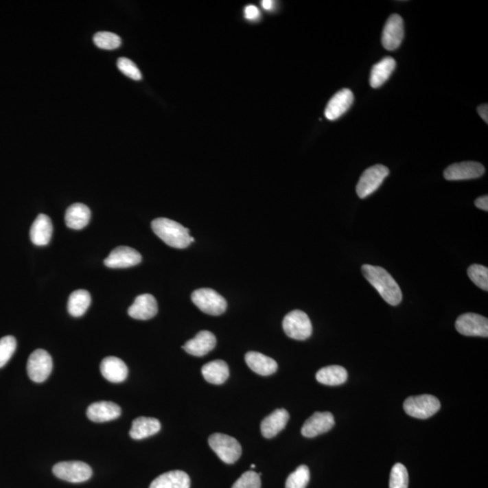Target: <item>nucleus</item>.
I'll list each match as a JSON object with an SVG mask.
<instances>
[{
  "label": "nucleus",
  "instance_id": "nucleus-1",
  "mask_svg": "<svg viewBox=\"0 0 488 488\" xmlns=\"http://www.w3.org/2000/svg\"><path fill=\"white\" fill-rule=\"evenodd\" d=\"M364 278L378 291L382 298L392 306H398L402 301V292L397 282L384 268L364 264L362 266Z\"/></svg>",
  "mask_w": 488,
  "mask_h": 488
},
{
  "label": "nucleus",
  "instance_id": "nucleus-2",
  "mask_svg": "<svg viewBox=\"0 0 488 488\" xmlns=\"http://www.w3.org/2000/svg\"><path fill=\"white\" fill-rule=\"evenodd\" d=\"M153 232L165 244L176 249H185L189 246L195 239L189 235V229L178 222L167 218H158L151 222Z\"/></svg>",
  "mask_w": 488,
  "mask_h": 488
},
{
  "label": "nucleus",
  "instance_id": "nucleus-3",
  "mask_svg": "<svg viewBox=\"0 0 488 488\" xmlns=\"http://www.w3.org/2000/svg\"><path fill=\"white\" fill-rule=\"evenodd\" d=\"M211 449L216 452L222 462L233 464L242 455V447L233 437L222 433H215L208 439Z\"/></svg>",
  "mask_w": 488,
  "mask_h": 488
},
{
  "label": "nucleus",
  "instance_id": "nucleus-4",
  "mask_svg": "<svg viewBox=\"0 0 488 488\" xmlns=\"http://www.w3.org/2000/svg\"><path fill=\"white\" fill-rule=\"evenodd\" d=\"M192 301L200 310L211 316L222 315L227 308V302L224 297L207 288L194 291Z\"/></svg>",
  "mask_w": 488,
  "mask_h": 488
},
{
  "label": "nucleus",
  "instance_id": "nucleus-5",
  "mask_svg": "<svg viewBox=\"0 0 488 488\" xmlns=\"http://www.w3.org/2000/svg\"><path fill=\"white\" fill-rule=\"evenodd\" d=\"M284 332L296 340H306L312 335V324L306 313L301 310L291 311L283 319Z\"/></svg>",
  "mask_w": 488,
  "mask_h": 488
},
{
  "label": "nucleus",
  "instance_id": "nucleus-6",
  "mask_svg": "<svg viewBox=\"0 0 488 488\" xmlns=\"http://www.w3.org/2000/svg\"><path fill=\"white\" fill-rule=\"evenodd\" d=\"M404 409L408 415L413 418L425 419L439 412L441 402L432 395L412 396L405 399Z\"/></svg>",
  "mask_w": 488,
  "mask_h": 488
},
{
  "label": "nucleus",
  "instance_id": "nucleus-7",
  "mask_svg": "<svg viewBox=\"0 0 488 488\" xmlns=\"http://www.w3.org/2000/svg\"><path fill=\"white\" fill-rule=\"evenodd\" d=\"M53 473L56 478L71 483H82L93 476L89 465L81 461H64L54 465Z\"/></svg>",
  "mask_w": 488,
  "mask_h": 488
},
{
  "label": "nucleus",
  "instance_id": "nucleus-8",
  "mask_svg": "<svg viewBox=\"0 0 488 488\" xmlns=\"http://www.w3.org/2000/svg\"><path fill=\"white\" fill-rule=\"evenodd\" d=\"M390 174L389 168L384 165H373L362 173L358 185L356 193L361 199L367 198L378 189L384 179Z\"/></svg>",
  "mask_w": 488,
  "mask_h": 488
},
{
  "label": "nucleus",
  "instance_id": "nucleus-9",
  "mask_svg": "<svg viewBox=\"0 0 488 488\" xmlns=\"http://www.w3.org/2000/svg\"><path fill=\"white\" fill-rule=\"evenodd\" d=\"M27 370L28 376L33 382H45L52 373V358L47 351L37 349L31 353L28 358Z\"/></svg>",
  "mask_w": 488,
  "mask_h": 488
},
{
  "label": "nucleus",
  "instance_id": "nucleus-10",
  "mask_svg": "<svg viewBox=\"0 0 488 488\" xmlns=\"http://www.w3.org/2000/svg\"><path fill=\"white\" fill-rule=\"evenodd\" d=\"M456 329L467 336H488V321L485 316L475 313L459 316L455 323Z\"/></svg>",
  "mask_w": 488,
  "mask_h": 488
},
{
  "label": "nucleus",
  "instance_id": "nucleus-11",
  "mask_svg": "<svg viewBox=\"0 0 488 488\" xmlns=\"http://www.w3.org/2000/svg\"><path fill=\"white\" fill-rule=\"evenodd\" d=\"M485 174L484 165L475 161L455 163L444 171V178L449 181H469L480 178Z\"/></svg>",
  "mask_w": 488,
  "mask_h": 488
},
{
  "label": "nucleus",
  "instance_id": "nucleus-12",
  "mask_svg": "<svg viewBox=\"0 0 488 488\" xmlns=\"http://www.w3.org/2000/svg\"><path fill=\"white\" fill-rule=\"evenodd\" d=\"M141 261L142 256L138 251L128 246H119L111 251L110 255L104 259V264L111 269H124L136 266Z\"/></svg>",
  "mask_w": 488,
  "mask_h": 488
},
{
  "label": "nucleus",
  "instance_id": "nucleus-13",
  "mask_svg": "<svg viewBox=\"0 0 488 488\" xmlns=\"http://www.w3.org/2000/svg\"><path fill=\"white\" fill-rule=\"evenodd\" d=\"M404 37V19L398 14L388 19L382 30V44L386 50L397 49Z\"/></svg>",
  "mask_w": 488,
  "mask_h": 488
},
{
  "label": "nucleus",
  "instance_id": "nucleus-14",
  "mask_svg": "<svg viewBox=\"0 0 488 488\" xmlns=\"http://www.w3.org/2000/svg\"><path fill=\"white\" fill-rule=\"evenodd\" d=\"M334 425L335 419L332 413L316 412L305 422L301 433L306 438H315L321 434L329 432Z\"/></svg>",
  "mask_w": 488,
  "mask_h": 488
},
{
  "label": "nucleus",
  "instance_id": "nucleus-15",
  "mask_svg": "<svg viewBox=\"0 0 488 488\" xmlns=\"http://www.w3.org/2000/svg\"><path fill=\"white\" fill-rule=\"evenodd\" d=\"M353 102V94L349 89L338 91L328 102L325 116L328 121H336L347 113Z\"/></svg>",
  "mask_w": 488,
  "mask_h": 488
},
{
  "label": "nucleus",
  "instance_id": "nucleus-16",
  "mask_svg": "<svg viewBox=\"0 0 488 488\" xmlns=\"http://www.w3.org/2000/svg\"><path fill=\"white\" fill-rule=\"evenodd\" d=\"M158 303L150 294H142L137 297L134 303L128 307V313L131 318L139 321H148L158 314Z\"/></svg>",
  "mask_w": 488,
  "mask_h": 488
},
{
  "label": "nucleus",
  "instance_id": "nucleus-17",
  "mask_svg": "<svg viewBox=\"0 0 488 488\" xmlns=\"http://www.w3.org/2000/svg\"><path fill=\"white\" fill-rule=\"evenodd\" d=\"M216 338L210 331H200L195 338L183 345V349L190 355L204 356L216 347Z\"/></svg>",
  "mask_w": 488,
  "mask_h": 488
},
{
  "label": "nucleus",
  "instance_id": "nucleus-18",
  "mask_svg": "<svg viewBox=\"0 0 488 488\" xmlns=\"http://www.w3.org/2000/svg\"><path fill=\"white\" fill-rule=\"evenodd\" d=\"M121 415V407L111 402H98L91 404L87 417L93 422H106L118 419Z\"/></svg>",
  "mask_w": 488,
  "mask_h": 488
},
{
  "label": "nucleus",
  "instance_id": "nucleus-19",
  "mask_svg": "<svg viewBox=\"0 0 488 488\" xmlns=\"http://www.w3.org/2000/svg\"><path fill=\"white\" fill-rule=\"evenodd\" d=\"M53 235L52 221L47 216L41 213L36 217L30 229V239L36 246L49 244Z\"/></svg>",
  "mask_w": 488,
  "mask_h": 488
},
{
  "label": "nucleus",
  "instance_id": "nucleus-20",
  "mask_svg": "<svg viewBox=\"0 0 488 488\" xmlns=\"http://www.w3.org/2000/svg\"><path fill=\"white\" fill-rule=\"evenodd\" d=\"M101 373L108 382L118 384L127 379L128 370L126 364L121 359L108 356L102 362Z\"/></svg>",
  "mask_w": 488,
  "mask_h": 488
},
{
  "label": "nucleus",
  "instance_id": "nucleus-21",
  "mask_svg": "<svg viewBox=\"0 0 488 488\" xmlns=\"http://www.w3.org/2000/svg\"><path fill=\"white\" fill-rule=\"evenodd\" d=\"M290 419L289 413L285 409L274 410L262 421L261 430L262 435L266 439H271L278 435L286 427Z\"/></svg>",
  "mask_w": 488,
  "mask_h": 488
},
{
  "label": "nucleus",
  "instance_id": "nucleus-22",
  "mask_svg": "<svg viewBox=\"0 0 488 488\" xmlns=\"http://www.w3.org/2000/svg\"><path fill=\"white\" fill-rule=\"evenodd\" d=\"M245 362L251 370L262 376L273 375L278 369L275 360L258 352H248L245 356Z\"/></svg>",
  "mask_w": 488,
  "mask_h": 488
},
{
  "label": "nucleus",
  "instance_id": "nucleus-23",
  "mask_svg": "<svg viewBox=\"0 0 488 488\" xmlns=\"http://www.w3.org/2000/svg\"><path fill=\"white\" fill-rule=\"evenodd\" d=\"M189 476L184 471H170L154 479L150 488H190Z\"/></svg>",
  "mask_w": 488,
  "mask_h": 488
},
{
  "label": "nucleus",
  "instance_id": "nucleus-24",
  "mask_svg": "<svg viewBox=\"0 0 488 488\" xmlns=\"http://www.w3.org/2000/svg\"><path fill=\"white\" fill-rule=\"evenodd\" d=\"M65 219V224L71 229H84L90 222L91 210L87 205L77 202L68 207Z\"/></svg>",
  "mask_w": 488,
  "mask_h": 488
},
{
  "label": "nucleus",
  "instance_id": "nucleus-25",
  "mask_svg": "<svg viewBox=\"0 0 488 488\" xmlns=\"http://www.w3.org/2000/svg\"><path fill=\"white\" fill-rule=\"evenodd\" d=\"M161 429V424L158 419L139 417L134 419L130 435L133 439L139 441L155 435Z\"/></svg>",
  "mask_w": 488,
  "mask_h": 488
},
{
  "label": "nucleus",
  "instance_id": "nucleus-26",
  "mask_svg": "<svg viewBox=\"0 0 488 488\" xmlns=\"http://www.w3.org/2000/svg\"><path fill=\"white\" fill-rule=\"evenodd\" d=\"M396 67L395 60L388 56L373 65L370 74V85L373 88L381 87L390 78Z\"/></svg>",
  "mask_w": 488,
  "mask_h": 488
},
{
  "label": "nucleus",
  "instance_id": "nucleus-27",
  "mask_svg": "<svg viewBox=\"0 0 488 488\" xmlns=\"http://www.w3.org/2000/svg\"><path fill=\"white\" fill-rule=\"evenodd\" d=\"M202 373L210 384H222L229 377V367L224 361L215 360L205 364Z\"/></svg>",
  "mask_w": 488,
  "mask_h": 488
},
{
  "label": "nucleus",
  "instance_id": "nucleus-28",
  "mask_svg": "<svg viewBox=\"0 0 488 488\" xmlns=\"http://www.w3.org/2000/svg\"><path fill=\"white\" fill-rule=\"evenodd\" d=\"M347 377V371L339 365H330V367L321 368L316 375V381L330 386L345 384Z\"/></svg>",
  "mask_w": 488,
  "mask_h": 488
},
{
  "label": "nucleus",
  "instance_id": "nucleus-29",
  "mask_svg": "<svg viewBox=\"0 0 488 488\" xmlns=\"http://www.w3.org/2000/svg\"><path fill=\"white\" fill-rule=\"evenodd\" d=\"M91 301V295L87 290L73 291L69 297V301H68V311L73 316L79 318L86 312L88 307H90Z\"/></svg>",
  "mask_w": 488,
  "mask_h": 488
},
{
  "label": "nucleus",
  "instance_id": "nucleus-30",
  "mask_svg": "<svg viewBox=\"0 0 488 488\" xmlns=\"http://www.w3.org/2000/svg\"><path fill=\"white\" fill-rule=\"evenodd\" d=\"M93 42L97 47L104 50L117 49L121 45V37L116 34L105 32V31L96 33L93 36Z\"/></svg>",
  "mask_w": 488,
  "mask_h": 488
},
{
  "label": "nucleus",
  "instance_id": "nucleus-31",
  "mask_svg": "<svg viewBox=\"0 0 488 488\" xmlns=\"http://www.w3.org/2000/svg\"><path fill=\"white\" fill-rule=\"evenodd\" d=\"M310 480V469L302 465L288 476L286 488H306Z\"/></svg>",
  "mask_w": 488,
  "mask_h": 488
},
{
  "label": "nucleus",
  "instance_id": "nucleus-32",
  "mask_svg": "<svg viewBox=\"0 0 488 488\" xmlns=\"http://www.w3.org/2000/svg\"><path fill=\"white\" fill-rule=\"evenodd\" d=\"M409 474L406 467L401 463L393 466L390 475V488H408Z\"/></svg>",
  "mask_w": 488,
  "mask_h": 488
},
{
  "label": "nucleus",
  "instance_id": "nucleus-33",
  "mask_svg": "<svg viewBox=\"0 0 488 488\" xmlns=\"http://www.w3.org/2000/svg\"><path fill=\"white\" fill-rule=\"evenodd\" d=\"M467 275L481 290H488V269L483 265L473 264L467 269Z\"/></svg>",
  "mask_w": 488,
  "mask_h": 488
},
{
  "label": "nucleus",
  "instance_id": "nucleus-34",
  "mask_svg": "<svg viewBox=\"0 0 488 488\" xmlns=\"http://www.w3.org/2000/svg\"><path fill=\"white\" fill-rule=\"evenodd\" d=\"M16 349V340L12 336L0 339V368L5 367Z\"/></svg>",
  "mask_w": 488,
  "mask_h": 488
},
{
  "label": "nucleus",
  "instance_id": "nucleus-35",
  "mask_svg": "<svg viewBox=\"0 0 488 488\" xmlns=\"http://www.w3.org/2000/svg\"><path fill=\"white\" fill-rule=\"evenodd\" d=\"M117 65H118L119 70L128 78L135 80V81H139V80L142 79L141 71L130 59L126 58V57H121V58L118 59Z\"/></svg>",
  "mask_w": 488,
  "mask_h": 488
},
{
  "label": "nucleus",
  "instance_id": "nucleus-36",
  "mask_svg": "<svg viewBox=\"0 0 488 488\" xmlns=\"http://www.w3.org/2000/svg\"><path fill=\"white\" fill-rule=\"evenodd\" d=\"M261 476L254 471H247L233 484L232 488H261Z\"/></svg>",
  "mask_w": 488,
  "mask_h": 488
},
{
  "label": "nucleus",
  "instance_id": "nucleus-37",
  "mask_svg": "<svg viewBox=\"0 0 488 488\" xmlns=\"http://www.w3.org/2000/svg\"><path fill=\"white\" fill-rule=\"evenodd\" d=\"M245 19L248 20H256L261 16L259 8L256 5H249L244 10Z\"/></svg>",
  "mask_w": 488,
  "mask_h": 488
},
{
  "label": "nucleus",
  "instance_id": "nucleus-38",
  "mask_svg": "<svg viewBox=\"0 0 488 488\" xmlns=\"http://www.w3.org/2000/svg\"><path fill=\"white\" fill-rule=\"evenodd\" d=\"M475 205L476 207L479 208V209L486 211L487 212L488 211V196H481V198H478V199H476L475 201Z\"/></svg>",
  "mask_w": 488,
  "mask_h": 488
},
{
  "label": "nucleus",
  "instance_id": "nucleus-39",
  "mask_svg": "<svg viewBox=\"0 0 488 488\" xmlns=\"http://www.w3.org/2000/svg\"><path fill=\"white\" fill-rule=\"evenodd\" d=\"M479 116L483 119V121L488 124V106L487 104H482L478 108Z\"/></svg>",
  "mask_w": 488,
  "mask_h": 488
},
{
  "label": "nucleus",
  "instance_id": "nucleus-40",
  "mask_svg": "<svg viewBox=\"0 0 488 488\" xmlns=\"http://www.w3.org/2000/svg\"><path fill=\"white\" fill-rule=\"evenodd\" d=\"M262 5L265 10H271L273 8L274 2L271 1V0H264L262 2Z\"/></svg>",
  "mask_w": 488,
  "mask_h": 488
},
{
  "label": "nucleus",
  "instance_id": "nucleus-41",
  "mask_svg": "<svg viewBox=\"0 0 488 488\" xmlns=\"http://www.w3.org/2000/svg\"><path fill=\"white\" fill-rule=\"evenodd\" d=\"M255 467H256L255 465H252V466H251V467H252V469H255Z\"/></svg>",
  "mask_w": 488,
  "mask_h": 488
}]
</instances>
